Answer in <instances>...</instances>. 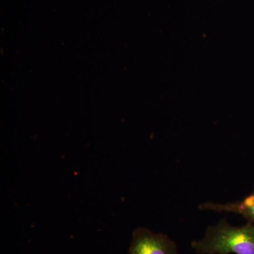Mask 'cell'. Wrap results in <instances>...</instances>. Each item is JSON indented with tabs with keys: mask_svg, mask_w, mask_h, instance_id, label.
I'll list each match as a JSON object with an SVG mask.
<instances>
[{
	"mask_svg": "<svg viewBox=\"0 0 254 254\" xmlns=\"http://www.w3.org/2000/svg\"><path fill=\"white\" fill-rule=\"evenodd\" d=\"M128 254H180L175 241L163 233L137 227L132 233Z\"/></svg>",
	"mask_w": 254,
	"mask_h": 254,
	"instance_id": "obj_2",
	"label": "cell"
},
{
	"mask_svg": "<svg viewBox=\"0 0 254 254\" xmlns=\"http://www.w3.org/2000/svg\"><path fill=\"white\" fill-rule=\"evenodd\" d=\"M190 247L198 254H254V224L233 226L222 219Z\"/></svg>",
	"mask_w": 254,
	"mask_h": 254,
	"instance_id": "obj_1",
	"label": "cell"
},
{
	"mask_svg": "<svg viewBox=\"0 0 254 254\" xmlns=\"http://www.w3.org/2000/svg\"><path fill=\"white\" fill-rule=\"evenodd\" d=\"M198 208L203 210L235 213L245 218L247 222L254 224V190L250 194L239 201L224 204L207 202L200 204Z\"/></svg>",
	"mask_w": 254,
	"mask_h": 254,
	"instance_id": "obj_3",
	"label": "cell"
}]
</instances>
